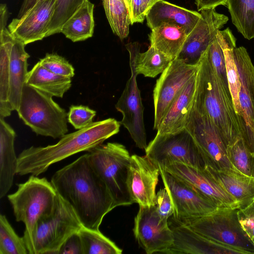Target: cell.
I'll use <instances>...</instances> for the list:
<instances>
[{"instance_id": "cell-30", "label": "cell", "mask_w": 254, "mask_h": 254, "mask_svg": "<svg viewBox=\"0 0 254 254\" xmlns=\"http://www.w3.org/2000/svg\"><path fill=\"white\" fill-rule=\"evenodd\" d=\"M233 24L248 40L254 38V0H227Z\"/></svg>"}, {"instance_id": "cell-9", "label": "cell", "mask_w": 254, "mask_h": 254, "mask_svg": "<svg viewBox=\"0 0 254 254\" xmlns=\"http://www.w3.org/2000/svg\"><path fill=\"white\" fill-rule=\"evenodd\" d=\"M82 226L70 205L58 194L54 212L37 225L32 254H58L67 238Z\"/></svg>"}, {"instance_id": "cell-33", "label": "cell", "mask_w": 254, "mask_h": 254, "mask_svg": "<svg viewBox=\"0 0 254 254\" xmlns=\"http://www.w3.org/2000/svg\"><path fill=\"white\" fill-rule=\"evenodd\" d=\"M83 254H121L122 250L104 235L99 230L83 226L79 230Z\"/></svg>"}, {"instance_id": "cell-7", "label": "cell", "mask_w": 254, "mask_h": 254, "mask_svg": "<svg viewBox=\"0 0 254 254\" xmlns=\"http://www.w3.org/2000/svg\"><path fill=\"white\" fill-rule=\"evenodd\" d=\"M93 168L106 185L115 207L133 203L127 179L130 156L126 147L116 142L102 144L88 152Z\"/></svg>"}, {"instance_id": "cell-19", "label": "cell", "mask_w": 254, "mask_h": 254, "mask_svg": "<svg viewBox=\"0 0 254 254\" xmlns=\"http://www.w3.org/2000/svg\"><path fill=\"white\" fill-rule=\"evenodd\" d=\"M55 0H39L20 18L8 25L12 36L25 45L46 37L55 8Z\"/></svg>"}, {"instance_id": "cell-31", "label": "cell", "mask_w": 254, "mask_h": 254, "mask_svg": "<svg viewBox=\"0 0 254 254\" xmlns=\"http://www.w3.org/2000/svg\"><path fill=\"white\" fill-rule=\"evenodd\" d=\"M113 32L121 40L127 38L131 24L129 10L124 0H102Z\"/></svg>"}, {"instance_id": "cell-3", "label": "cell", "mask_w": 254, "mask_h": 254, "mask_svg": "<svg viewBox=\"0 0 254 254\" xmlns=\"http://www.w3.org/2000/svg\"><path fill=\"white\" fill-rule=\"evenodd\" d=\"M192 108L208 117L226 146L242 138L230 89L217 76L206 51L198 63Z\"/></svg>"}, {"instance_id": "cell-38", "label": "cell", "mask_w": 254, "mask_h": 254, "mask_svg": "<svg viewBox=\"0 0 254 254\" xmlns=\"http://www.w3.org/2000/svg\"><path fill=\"white\" fill-rule=\"evenodd\" d=\"M39 62L43 66L56 74L70 78L74 75L72 65L57 54H46Z\"/></svg>"}, {"instance_id": "cell-29", "label": "cell", "mask_w": 254, "mask_h": 254, "mask_svg": "<svg viewBox=\"0 0 254 254\" xmlns=\"http://www.w3.org/2000/svg\"><path fill=\"white\" fill-rule=\"evenodd\" d=\"M94 4L89 0L65 23L61 33L73 42L84 41L92 37L95 22Z\"/></svg>"}, {"instance_id": "cell-46", "label": "cell", "mask_w": 254, "mask_h": 254, "mask_svg": "<svg viewBox=\"0 0 254 254\" xmlns=\"http://www.w3.org/2000/svg\"><path fill=\"white\" fill-rule=\"evenodd\" d=\"M39 0H23L17 18H20L32 7Z\"/></svg>"}, {"instance_id": "cell-4", "label": "cell", "mask_w": 254, "mask_h": 254, "mask_svg": "<svg viewBox=\"0 0 254 254\" xmlns=\"http://www.w3.org/2000/svg\"><path fill=\"white\" fill-rule=\"evenodd\" d=\"M17 190L7 195L15 220L25 225L23 238L29 254H32L33 238L38 222L54 211L58 193L46 178L30 175Z\"/></svg>"}, {"instance_id": "cell-16", "label": "cell", "mask_w": 254, "mask_h": 254, "mask_svg": "<svg viewBox=\"0 0 254 254\" xmlns=\"http://www.w3.org/2000/svg\"><path fill=\"white\" fill-rule=\"evenodd\" d=\"M228 20V16L217 12L214 8L201 10L199 20L187 35L176 59L188 64L197 65L203 54Z\"/></svg>"}, {"instance_id": "cell-23", "label": "cell", "mask_w": 254, "mask_h": 254, "mask_svg": "<svg viewBox=\"0 0 254 254\" xmlns=\"http://www.w3.org/2000/svg\"><path fill=\"white\" fill-rule=\"evenodd\" d=\"M204 169L237 202L239 209L250 204L254 198V177L240 172L224 168Z\"/></svg>"}, {"instance_id": "cell-10", "label": "cell", "mask_w": 254, "mask_h": 254, "mask_svg": "<svg viewBox=\"0 0 254 254\" xmlns=\"http://www.w3.org/2000/svg\"><path fill=\"white\" fill-rule=\"evenodd\" d=\"M125 46L129 55L130 76L115 107L123 115L121 125L127 130L136 146L145 149L147 144L143 120L144 107L137 84L138 74L136 71V61L140 45L134 42Z\"/></svg>"}, {"instance_id": "cell-1", "label": "cell", "mask_w": 254, "mask_h": 254, "mask_svg": "<svg viewBox=\"0 0 254 254\" xmlns=\"http://www.w3.org/2000/svg\"><path fill=\"white\" fill-rule=\"evenodd\" d=\"M51 182L84 227L99 230L105 216L115 208L106 185L87 153L56 172Z\"/></svg>"}, {"instance_id": "cell-24", "label": "cell", "mask_w": 254, "mask_h": 254, "mask_svg": "<svg viewBox=\"0 0 254 254\" xmlns=\"http://www.w3.org/2000/svg\"><path fill=\"white\" fill-rule=\"evenodd\" d=\"M16 133L0 118V198L7 194L17 174L18 157L14 149Z\"/></svg>"}, {"instance_id": "cell-12", "label": "cell", "mask_w": 254, "mask_h": 254, "mask_svg": "<svg viewBox=\"0 0 254 254\" xmlns=\"http://www.w3.org/2000/svg\"><path fill=\"white\" fill-rule=\"evenodd\" d=\"M186 129L191 134L198 145L205 167L216 170L228 168L236 170L228 159L226 145L207 116L192 108Z\"/></svg>"}, {"instance_id": "cell-39", "label": "cell", "mask_w": 254, "mask_h": 254, "mask_svg": "<svg viewBox=\"0 0 254 254\" xmlns=\"http://www.w3.org/2000/svg\"><path fill=\"white\" fill-rule=\"evenodd\" d=\"M96 113L87 106L72 105L68 113V122L78 130L92 124Z\"/></svg>"}, {"instance_id": "cell-40", "label": "cell", "mask_w": 254, "mask_h": 254, "mask_svg": "<svg viewBox=\"0 0 254 254\" xmlns=\"http://www.w3.org/2000/svg\"><path fill=\"white\" fill-rule=\"evenodd\" d=\"M155 206L159 215L163 219L168 220L174 214L173 203L166 188L160 189L157 192Z\"/></svg>"}, {"instance_id": "cell-41", "label": "cell", "mask_w": 254, "mask_h": 254, "mask_svg": "<svg viewBox=\"0 0 254 254\" xmlns=\"http://www.w3.org/2000/svg\"><path fill=\"white\" fill-rule=\"evenodd\" d=\"M58 254H83L82 244L78 231L67 238L60 247Z\"/></svg>"}, {"instance_id": "cell-47", "label": "cell", "mask_w": 254, "mask_h": 254, "mask_svg": "<svg viewBox=\"0 0 254 254\" xmlns=\"http://www.w3.org/2000/svg\"><path fill=\"white\" fill-rule=\"evenodd\" d=\"M239 214L254 218V198L251 202L245 207L239 209Z\"/></svg>"}, {"instance_id": "cell-13", "label": "cell", "mask_w": 254, "mask_h": 254, "mask_svg": "<svg viewBox=\"0 0 254 254\" xmlns=\"http://www.w3.org/2000/svg\"><path fill=\"white\" fill-rule=\"evenodd\" d=\"M198 64L192 65L176 59L156 80L153 90L154 129L157 130L174 100L196 73Z\"/></svg>"}, {"instance_id": "cell-45", "label": "cell", "mask_w": 254, "mask_h": 254, "mask_svg": "<svg viewBox=\"0 0 254 254\" xmlns=\"http://www.w3.org/2000/svg\"><path fill=\"white\" fill-rule=\"evenodd\" d=\"M8 18V11L5 3L0 4V32L6 28V25Z\"/></svg>"}, {"instance_id": "cell-42", "label": "cell", "mask_w": 254, "mask_h": 254, "mask_svg": "<svg viewBox=\"0 0 254 254\" xmlns=\"http://www.w3.org/2000/svg\"><path fill=\"white\" fill-rule=\"evenodd\" d=\"M129 15L131 24L143 22L146 14L143 9L141 0H130Z\"/></svg>"}, {"instance_id": "cell-34", "label": "cell", "mask_w": 254, "mask_h": 254, "mask_svg": "<svg viewBox=\"0 0 254 254\" xmlns=\"http://www.w3.org/2000/svg\"><path fill=\"white\" fill-rule=\"evenodd\" d=\"M0 254H29L25 242L10 225L5 215H0Z\"/></svg>"}, {"instance_id": "cell-15", "label": "cell", "mask_w": 254, "mask_h": 254, "mask_svg": "<svg viewBox=\"0 0 254 254\" xmlns=\"http://www.w3.org/2000/svg\"><path fill=\"white\" fill-rule=\"evenodd\" d=\"M160 175L173 203L174 220L201 216L218 207L191 186L165 170L160 169Z\"/></svg>"}, {"instance_id": "cell-27", "label": "cell", "mask_w": 254, "mask_h": 254, "mask_svg": "<svg viewBox=\"0 0 254 254\" xmlns=\"http://www.w3.org/2000/svg\"><path fill=\"white\" fill-rule=\"evenodd\" d=\"M187 35L185 30L178 26L161 25L151 30L149 35L150 46L174 60L181 51Z\"/></svg>"}, {"instance_id": "cell-37", "label": "cell", "mask_w": 254, "mask_h": 254, "mask_svg": "<svg viewBox=\"0 0 254 254\" xmlns=\"http://www.w3.org/2000/svg\"><path fill=\"white\" fill-rule=\"evenodd\" d=\"M233 48H226L224 49L223 51L229 89L237 115L239 113L238 95L241 82L238 68L233 56Z\"/></svg>"}, {"instance_id": "cell-22", "label": "cell", "mask_w": 254, "mask_h": 254, "mask_svg": "<svg viewBox=\"0 0 254 254\" xmlns=\"http://www.w3.org/2000/svg\"><path fill=\"white\" fill-rule=\"evenodd\" d=\"M196 75L197 72L172 103L157 129V134L173 133L186 128L193 106Z\"/></svg>"}, {"instance_id": "cell-18", "label": "cell", "mask_w": 254, "mask_h": 254, "mask_svg": "<svg viewBox=\"0 0 254 254\" xmlns=\"http://www.w3.org/2000/svg\"><path fill=\"white\" fill-rule=\"evenodd\" d=\"M181 179L217 207H239L236 200L204 169L175 163L163 169Z\"/></svg>"}, {"instance_id": "cell-32", "label": "cell", "mask_w": 254, "mask_h": 254, "mask_svg": "<svg viewBox=\"0 0 254 254\" xmlns=\"http://www.w3.org/2000/svg\"><path fill=\"white\" fill-rule=\"evenodd\" d=\"M170 57L150 46L144 52H139L136 61L137 74L154 78L162 73L172 62Z\"/></svg>"}, {"instance_id": "cell-25", "label": "cell", "mask_w": 254, "mask_h": 254, "mask_svg": "<svg viewBox=\"0 0 254 254\" xmlns=\"http://www.w3.org/2000/svg\"><path fill=\"white\" fill-rule=\"evenodd\" d=\"M25 45L13 37L9 64V102L13 110L17 111L23 88L28 74L27 60L29 55L25 49Z\"/></svg>"}, {"instance_id": "cell-43", "label": "cell", "mask_w": 254, "mask_h": 254, "mask_svg": "<svg viewBox=\"0 0 254 254\" xmlns=\"http://www.w3.org/2000/svg\"><path fill=\"white\" fill-rule=\"evenodd\" d=\"M239 221L244 231L254 244V218L239 214Z\"/></svg>"}, {"instance_id": "cell-48", "label": "cell", "mask_w": 254, "mask_h": 254, "mask_svg": "<svg viewBox=\"0 0 254 254\" xmlns=\"http://www.w3.org/2000/svg\"><path fill=\"white\" fill-rule=\"evenodd\" d=\"M158 0H141L143 9L144 13L146 14L150 8L158 1Z\"/></svg>"}, {"instance_id": "cell-14", "label": "cell", "mask_w": 254, "mask_h": 254, "mask_svg": "<svg viewBox=\"0 0 254 254\" xmlns=\"http://www.w3.org/2000/svg\"><path fill=\"white\" fill-rule=\"evenodd\" d=\"M133 232L139 246L147 254L163 253L174 242L168 220L162 218L155 206H139L134 218Z\"/></svg>"}, {"instance_id": "cell-49", "label": "cell", "mask_w": 254, "mask_h": 254, "mask_svg": "<svg viewBox=\"0 0 254 254\" xmlns=\"http://www.w3.org/2000/svg\"><path fill=\"white\" fill-rule=\"evenodd\" d=\"M126 2V3L127 5V7L129 10V3H130V0H124Z\"/></svg>"}, {"instance_id": "cell-26", "label": "cell", "mask_w": 254, "mask_h": 254, "mask_svg": "<svg viewBox=\"0 0 254 254\" xmlns=\"http://www.w3.org/2000/svg\"><path fill=\"white\" fill-rule=\"evenodd\" d=\"M25 84L51 95L62 98L71 86V78L56 74L38 62L28 71Z\"/></svg>"}, {"instance_id": "cell-44", "label": "cell", "mask_w": 254, "mask_h": 254, "mask_svg": "<svg viewBox=\"0 0 254 254\" xmlns=\"http://www.w3.org/2000/svg\"><path fill=\"white\" fill-rule=\"evenodd\" d=\"M227 0H195L198 11L209 8H215L219 5H226Z\"/></svg>"}, {"instance_id": "cell-35", "label": "cell", "mask_w": 254, "mask_h": 254, "mask_svg": "<svg viewBox=\"0 0 254 254\" xmlns=\"http://www.w3.org/2000/svg\"><path fill=\"white\" fill-rule=\"evenodd\" d=\"M227 155L234 168L240 173L254 177V155L240 138L232 145L227 146Z\"/></svg>"}, {"instance_id": "cell-28", "label": "cell", "mask_w": 254, "mask_h": 254, "mask_svg": "<svg viewBox=\"0 0 254 254\" xmlns=\"http://www.w3.org/2000/svg\"><path fill=\"white\" fill-rule=\"evenodd\" d=\"M13 37L6 28L0 32V118L10 115L9 102V64Z\"/></svg>"}, {"instance_id": "cell-17", "label": "cell", "mask_w": 254, "mask_h": 254, "mask_svg": "<svg viewBox=\"0 0 254 254\" xmlns=\"http://www.w3.org/2000/svg\"><path fill=\"white\" fill-rule=\"evenodd\" d=\"M159 175V167L146 155L130 156L127 186L133 203L142 206L155 205Z\"/></svg>"}, {"instance_id": "cell-8", "label": "cell", "mask_w": 254, "mask_h": 254, "mask_svg": "<svg viewBox=\"0 0 254 254\" xmlns=\"http://www.w3.org/2000/svg\"><path fill=\"white\" fill-rule=\"evenodd\" d=\"M145 150V155L159 169L175 163L200 169L206 166L194 139L186 128L173 133H156Z\"/></svg>"}, {"instance_id": "cell-21", "label": "cell", "mask_w": 254, "mask_h": 254, "mask_svg": "<svg viewBox=\"0 0 254 254\" xmlns=\"http://www.w3.org/2000/svg\"><path fill=\"white\" fill-rule=\"evenodd\" d=\"M200 17V13L188 9L164 0H158L146 14L147 25L151 30L163 24L183 28L188 35Z\"/></svg>"}, {"instance_id": "cell-11", "label": "cell", "mask_w": 254, "mask_h": 254, "mask_svg": "<svg viewBox=\"0 0 254 254\" xmlns=\"http://www.w3.org/2000/svg\"><path fill=\"white\" fill-rule=\"evenodd\" d=\"M241 82L237 115L241 137L254 155V65L244 47L233 49Z\"/></svg>"}, {"instance_id": "cell-36", "label": "cell", "mask_w": 254, "mask_h": 254, "mask_svg": "<svg viewBox=\"0 0 254 254\" xmlns=\"http://www.w3.org/2000/svg\"><path fill=\"white\" fill-rule=\"evenodd\" d=\"M88 0H55L54 13L46 37L61 33L65 23Z\"/></svg>"}, {"instance_id": "cell-6", "label": "cell", "mask_w": 254, "mask_h": 254, "mask_svg": "<svg viewBox=\"0 0 254 254\" xmlns=\"http://www.w3.org/2000/svg\"><path fill=\"white\" fill-rule=\"evenodd\" d=\"M239 212L238 207H218L201 216L173 220L208 238L238 249L245 254H254V244L241 226Z\"/></svg>"}, {"instance_id": "cell-5", "label": "cell", "mask_w": 254, "mask_h": 254, "mask_svg": "<svg viewBox=\"0 0 254 254\" xmlns=\"http://www.w3.org/2000/svg\"><path fill=\"white\" fill-rule=\"evenodd\" d=\"M51 95L25 84L18 116L38 135L61 138L68 131V113Z\"/></svg>"}, {"instance_id": "cell-2", "label": "cell", "mask_w": 254, "mask_h": 254, "mask_svg": "<svg viewBox=\"0 0 254 254\" xmlns=\"http://www.w3.org/2000/svg\"><path fill=\"white\" fill-rule=\"evenodd\" d=\"M121 125L115 119L108 118L65 134L55 144L25 149L18 156L17 174L38 176L53 164L77 153L89 152L103 144L119 132Z\"/></svg>"}, {"instance_id": "cell-20", "label": "cell", "mask_w": 254, "mask_h": 254, "mask_svg": "<svg viewBox=\"0 0 254 254\" xmlns=\"http://www.w3.org/2000/svg\"><path fill=\"white\" fill-rule=\"evenodd\" d=\"M174 222L171 227L174 242L165 254H245L238 249L208 238L188 226Z\"/></svg>"}]
</instances>
